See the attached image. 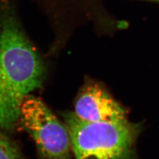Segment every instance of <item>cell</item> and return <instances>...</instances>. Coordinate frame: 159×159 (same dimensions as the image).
<instances>
[{
    "label": "cell",
    "instance_id": "obj_1",
    "mask_svg": "<svg viewBox=\"0 0 159 159\" xmlns=\"http://www.w3.org/2000/svg\"><path fill=\"white\" fill-rule=\"evenodd\" d=\"M42 60L27 38L16 17L6 9L0 17V128L17 129L21 104L41 85Z\"/></svg>",
    "mask_w": 159,
    "mask_h": 159
},
{
    "label": "cell",
    "instance_id": "obj_2",
    "mask_svg": "<svg viewBox=\"0 0 159 159\" xmlns=\"http://www.w3.org/2000/svg\"><path fill=\"white\" fill-rule=\"evenodd\" d=\"M76 159H133L140 127L127 121L89 122L64 114Z\"/></svg>",
    "mask_w": 159,
    "mask_h": 159
},
{
    "label": "cell",
    "instance_id": "obj_3",
    "mask_svg": "<svg viewBox=\"0 0 159 159\" xmlns=\"http://www.w3.org/2000/svg\"><path fill=\"white\" fill-rule=\"evenodd\" d=\"M17 129L31 138L37 159H70L71 142L66 125L39 98L29 94L24 99Z\"/></svg>",
    "mask_w": 159,
    "mask_h": 159
},
{
    "label": "cell",
    "instance_id": "obj_4",
    "mask_svg": "<svg viewBox=\"0 0 159 159\" xmlns=\"http://www.w3.org/2000/svg\"><path fill=\"white\" fill-rule=\"evenodd\" d=\"M74 114L89 122H119L126 120V111L109 93L97 84L86 85L80 92Z\"/></svg>",
    "mask_w": 159,
    "mask_h": 159
},
{
    "label": "cell",
    "instance_id": "obj_5",
    "mask_svg": "<svg viewBox=\"0 0 159 159\" xmlns=\"http://www.w3.org/2000/svg\"><path fill=\"white\" fill-rule=\"evenodd\" d=\"M0 159H26L19 144L0 128Z\"/></svg>",
    "mask_w": 159,
    "mask_h": 159
},
{
    "label": "cell",
    "instance_id": "obj_6",
    "mask_svg": "<svg viewBox=\"0 0 159 159\" xmlns=\"http://www.w3.org/2000/svg\"><path fill=\"white\" fill-rule=\"evenodd\" d=\"M152 1H155V2H159V0H152Z\"/></svg>",
    "mask_w": 159,
    "mask_h": 159
}]
</instances>
